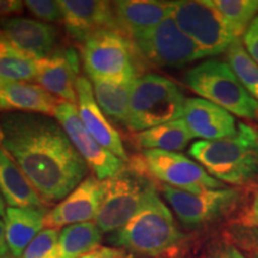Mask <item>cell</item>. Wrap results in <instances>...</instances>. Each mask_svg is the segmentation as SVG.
Listing matches in <instances>:
<instances>
[{"label":"cell","instance_id":"15","mask_svg":"<svg viewBox=\"0 0 258 258\" xmlns=\"http://www.w3.org/2000/svg\"><path fill=\"white\" fill-rule=\"evenodd\" d=\"M79 57L73 48H60L37 60V83L50 95L74 104L78 102Z\"/></svg>","mask_w":258,"mask_h":258},{"label":"cell","instance_id":"16","mask_svg":"<svg viewBox=\"0 0 258 258\" xmlns=\"http://www.w3.org/2000/svg\"><path fill=\"white\" fill-rule=\"evenodd\" d=\"M0 31L9 43L35 60L49 55L57 37L53 25L25 17L0 19Z\"/></svg>","mask_w":258,"mask_h":258},{"label":"cell","instance_id":"9","mask_svg":"<svg viewBox=\"0 0 258 258\" xmlns=\"http://www.w3.org/2000/svg\"><path fill=\"white\" fill-rule=\"evenodd\" d=\"M171 16L177 27L202 50L205 56L227 51L234 41L239 40L208 0H179L171 2Z\"/></svg>","mask_w":258,"mask_h":258},{"label":"cell","instance_id":"18","mask_svg":"<svg viewBox=\"0 0 258 258\" xmlns=\"http://www.w3.org/2000/svg\"><path fill=\"white\" fill-rule=\"evenodd\" d=\"M78 96V112L80 120L89 133L102 145L105 150L115 154L121 160L128 161V156L122 144L120 134L106 120L104 112L97 104L91 83L86 77H79L77 80Z\"/></svg>","mask_w":258,"mask_h":258},{"label":"cell","instance_id":"14","mask_svg":"<svg viewBox=\"0 0 258 258\" xmlns=\"http://www.w3.org/2000/svg\"><path fill=\"white\" fill-rule=\"evenodd\" d=\"M103 198L102 180L89 176L46 214L44 227L57 228L96 219Z\"/></svg>","mask_w":258,"mask_h":258},{"label":"cell","instance_id":"25","mask_svg":"<svg viewBox=\"0 0 258 258\" xmlns=\"http://www.w3.org/2000/svg\"><path fill=\"white\" fill-rule=\"evenodd\" d=\"M102 239V232L96 222L88 221L63 227L59 234V257L80 258L97 249Z\"/></svg>","mask_w":258,"mask_h":258},{"label":"cell","instance_id":"33","mask_svg":"<svg viewBox=\"0 0 258 258\" xmlns=\"http://www.w3.org/2000/svg\"><path fill=\"white\" fill-rule=\"evenodd\" d=\"M23 10L24 2L21 0H0V17L22 14Z\"/></svg>","mask_w":258,"mask_h":258},{"label":"cell","instance_id":"3","mask_svg":"<svg viewBox=\"0 0 258 258\" xmlns=\"http://www.w3.org/2000/svg\"><path fill=\"white\" fill-rule=\"evenodd\" d=\"M183 239L172 213L153 192L143 208L108 241L118 249L147 257H160L175 250Z\"/></svg>","mask_w":258,"mask_h":258},{"label":"cell","instance_id":"31","mask_svg":"<svg viewBox=\"0 0 258 258\" xmlns=\"http://www.w3.org/2000/svg\"><path fill=\"white\" fill-rule=\"evenodd\" d=\"M243 46L247 54L258 64V15L251 22L243 36Z\"/></svg>","mask_w":258,"mask_h":258},{"label":"cell","instance_id":"24","mask_svg":"<svg viewBox=\"0 0 258 258\" xmlns=\"http://www.w3.org/2000/svg\"><path fill=\"white\" fill-rule=\"evenodd\" d=\"M92 83L93 95L102 111L114 121L127 125L129 101H131L132 86L134 82L120 83L92 79Z\"/></svg>","mask_w":258,"mask_h":258},{"label":"cell","instance_id":"27","mask_svg":"<svg viewBox=\"0 0 258 258\" xmlns=\"http://www.w3.org/2000/svg\"><path fill=\"white\" fill-rule=\"evenodd\" d=\"M235 37L245 34L258 15V0H208Z\"/></svg>","mask_w":258,"mask_h":258},{"label":"cell","instance_id":"29","mask_svg":"<svg viewBox=\"0 0 258 258\" xmlns=\"http://www.w3.org/2000/svg\"><path fill=\"white\" fill-rule=\"evenodd\" d=\"M59 234L57 228H46L38 233L25 249L21 258H60Z\"/></svg>","mask_w":258,"mask_h":258},{"label":"cell","instance_id":"2","mask_svg":"<svg viewBox=\"0 0 258 258\" xmlns=\"http://www.w3.org/2000/svg\"><path fill=\"white\" fill-rule=\"evenodd\" d=\"M189 154L224 184H247L258 175V133L240 122L233 137L196 141L190 146Z\"/></svg>","mask_w":258,"mask_h":258},{"label":"cell","instance_id":"5","mask_svg":"<svg viewBox=\"0 0 258 258\" xmlns=\"http://www.w3.org/2000/svg\"><path fill=\"white\" fill-rule=\"evenodd\" d=\"M186 99L175 83L158 74L134 80L129 101V131L143 132L183 118Z\"/></svg>","mask_w":258,"mask_h":258},{"label":"cell","instance_id":"36","mask_svg":"<svg viewBox=\"0 0 258 258\" xmlns=\"http://www.w3.org/2000/svg\"><path fill=\"white\" fill-rule=\"evenodd\" d=\"M249 221L251 222V224L257 226L258 227V190H257L256 195H254L252 206H251Z\"/></svg>","mask_w":258,"mask_h":258},{"label":"cell","instance_id":"38","mask_svg":"<svg viewBox=\"0 0 258 258\" xmlns=\"http://www.w3.org/2000/svg\"><path fill=\"white\" fill-rule=\"evenodd\" d=\"M0 37H2V31H0Z\"/></svg>","mask_w":258,"mask_h":258},{"label":"cell","instance_id":"1","mask_svg":"<svg viewBox=\"0 0 258 258\" xmlns=\"http://www.w3.org/2000/svg\"><path fill=\"white\" fill-rule=\"evenodd\" d=\"M0 145L46 203L70 195L88 165L57 120L30 112L0 115Z\"/></svg>","mask_w":258,"mask_h":258},{"label":"cell","instance_id":"34","mask_svg":"<svg viewBox=\"0 0 258 258\" xmlns=\"http://www.w3.org/2000/svg\"><path fill=\"white\" fill-rule=\"evenodd\" d=\"M211 258H246L243 253L239 252L234 246L230 244H225L219 246L214 252L212 253Z\"/></svg>","mask_w":258,"mask_h":258},{"label":"cell","instance_id":"19","mask_svg":"<svg viewBox=\"0 0 258 258\" xmlns=\"http://www.w3.org/2000/svg\"><path fill=\"white\" fill-rule=\"evenodd\" d=\"M118 30L131 38L139 32L157 27L171 16V2L121 0L112 3Z\"/></svg>","mask_w":258,"mask_h":258},{"label":"cell","instance_id":"17","mask_svg":"<svg viewBox=\"0 0 258 258\" xmlns=\"http://www.w3.org/2000/svg\"><path fill=\"white\" fill-rule=\"evenodd\" d=\"M183 120L194 138L206 141L231 138L238 131L234 116L205 98H188Z\"/></svg>","mask_w":258,"mask_h":258},{"label":"cell","instance_id":"11","mask_svg":"<svg viewBox=\"0 0 258 258\" xmlns=\"http://www.w3.org/2000/svg\"><path fill=\"white\" fill-rule=\"evenodd\" d=\"M140 159L148 175L172 188L199 192L207 189H222L225 186L224 183L209 175L198 161L180 153L145 150Z\"/></svg>","mask_w":258,"mask_h":258},{"label":"cell","instance_id":"23","mask_svg":"<svg viewBox=\"0 0 258 258\" xmlns=\"http://www.w3.org/2000/svg\"><path fill=\"white\" fill-rule=\"evenodd\" d=\"M192 139V134L190 133L183 118L139 132L133 137V140L139 147L166 152L184 150Z\"/></svg>","mask_w":258,"mask_h":258},{"label":"cell","instance_id":"28","mask_svg":"<svg viewBox=\"0 0 258 258\" xmlns=\"http://www.w3.org/2000/svg\"><path fill=\"white\" fill-rule=\"evenodd\" d=\"M226 53L232 71L247 92L258 102V64L251 59L240 40L234 41Z\"/></svg>","mask_w":258,"mask_h":258},{"label":"cell","instance_id":"12","mask_svg":"<svg viewBox=\"0 0 258 258\" xmlns=\"http://www.w3.org/2000/svg\"><path fill=\"white\" fill-rule=\"evenodd\" d=\"M56 120L66 132L71 143L86 165L91 169L97 178L105 180L115 176L124 167V161L105 150L91 134L80 120L78 108L69 102H59L55 112Z\"/></svg>","mask_w":258,"mask_h":258},{"label":"cell","instance_id":"37","mask_svg":"<svg viewBox=\"0 0 258 258\" xmlns=\"http://www.w3.org/2000/svg\"><path fill=\"white\" fill-rule=\"evenodd\" d=\"M6 214V209H5V200L3 198V195L0 194V218H4Z\"/></svg>","mask_w":258,"mask_h":258},{"label":"cell","instance_id":"35","mask_svg":"<svg viewBox=\"0 0 258 258\" xmlns=\"http://www.w3.org/2000/svg\"><path fill=\"white\" fill-rule=\"evenodd\" d=\"M0 258H12L11 254H10L8 243H6L5 225L2 219H0Z\"/></svg>","mask_w":258,"mask_h":258},{"label":"cell","instance_id":"21","mask_svg":"<svg viewBox=\"0 0 258 258\" xmlns=\"http://www.w3.org/2000/svg\"><path fill=\"white\" fill-rule=\"evenodd\" d=\"M46 208H6L4 217L6 243L12 258H21L25 249L43 231Z\"/></svg>","mask_w":258,"mask_h":258},{"label":"cell","instance_id":"7","mask_svg":"<svg viewBox=\"0 0 258 258\" xmlns=\"http://www.w3.org/2000/svg\"><path fill=\"white\" fill-rule=\"evenodd\" d=\"M82 56L84 69L91 80L124 83L137 79L133 47L121 31L97 32L84 43Z\"/></svg>","mask_w":258,"mask_h":258},{"label":"cell","instance_id":"32","mask_svg":"<svg viewBox=\"0 0 258 258\" xmlns=\"http://www.w3.org/2000/svg\"><path fill=\"white\" fill-rule=\"evenodd\" d=\"M80 258H132L128 251L118 247L98 246Z\"/></svg>","mask_w":258,"mask_h":258},{"label":"cell","instance_id":"4","mask_svg":"<svg viewBox=\"0 0 258 258\" xmlns=\"http://www.w3.org/2000/svg\"><path fill=\"white\" fill-rule=\"evenodd\" d=\"M141 163L135 159L110 178L102 180L103 198L95 219L102 233L120 230L157 191Z\"/></svg>","mask_w":258,"mask_h":258},{"label":"cell","instance_id":"26","mask_svg":"<svg viewBox=\"0 0 258 258\" xmlns=\"http://www.w3.org/2000/svg\"><path fill=\"white\" fill-rule=\"evenodd\" d=\"M37 60L0 37V82H29L36 79Z\"/></svg>","mask_w":258,"mask_h":258},{"label":"cell","instance_id":"8","mask_svg":"<svg viewBox=\"0 0 258 258\" xmlns=\"http://www.w3.org/2000/svg\"><path fill=\"white\" fill-rule=\"evenodd\" d=\"M135 57L158 67H182L206 57L202 50L177 27L172 16L157 27L129 38Z\"/></svg>","mask_w":258,"mask_h":258},{"label":"cell","instance_id":"10","mask_svg":"<svg viewBox=\"0 0 258 258\" xmlns=\"http://www.w3.org/2000/svg\"><path fill=\"white\" fill-rule=\"evenodd\" d=\"M164 198L182 224L200 227L221 220L238 207L241 194L237 189H207L199 192L163 185Z\"/></svg>","mask_w":258,"mask_h":258},{"label":"cell","instance_id":"20","mask_svg":"<svg viewBox=\"0 0 258 258\" xmlns=\"http://www.w3.org/2000/svg\"><path fill=\"white\" fill-rule=\"evenodd\" d=\"M57 99L41 85L27 82H0V109L51 116L55 112Z\"/></svg>","mask_w":258,"mask_h":258},{"label":"cell","instance_id":"6","mask_svg":"<svg viewBox=\"0 0 258 258\" xmlns=\"http://www.w3.org/2000/svg\"><path fill=\"white\" fill-rule=\"evenodd\" d=\"M185 82L194 92L231 114L246 120L258 118V102L244 88L228 63L219 60L205 61L189 71Z\"/></svg>","mask_w":258,"mask_h":258},{"label":"cell","instance_id":"30","mask_svg":"<svg viewBox=\"0 0 258 258\" xmlns=\"http://www.w3.org/2000/svg\"><path fill=\"white\" fill-rule=\"evenodd\" d=\"M24 6L31 12L35 17L46 22L62 21V10L59 2L53 0H27Z\"/></svg>","mask_w":258,"mask_h":258},{"label":"cell","instance_id":"22","mask_svg":"<svg viewBox=\"0 0 258 258\" xmlns=\"http://www.w3.org/2000/svg\"><path fill=\"white\" fill-rule=\"evenodd\" d=\"M0 194L10 207L43 208L38 195L17 163L0 145Z\"/></svg>","mask_w":258,"mask_h":258},{"label":"cell","instance_id":"13","mask_svg":"<svg viewBox=\"0 0 258 258\" xmlns=\"http://www.w3.org/2000/svg\"><path fill=\"white\" fill-rule=\"evenodd\" d=\"M62 21L73 40L85 43L104 30H118L114 6L104 0H60ZM120 31V30H118Z\"/></svg>","mask_w":258,"mask_h":258}]
</instances>
